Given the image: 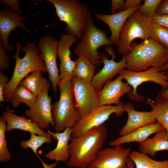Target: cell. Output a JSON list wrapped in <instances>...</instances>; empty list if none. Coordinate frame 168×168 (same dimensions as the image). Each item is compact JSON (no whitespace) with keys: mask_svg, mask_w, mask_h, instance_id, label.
I'll use <instances>...</instances> for the list:
<instances>
[{"mask_svg":"<svg viewBox=\"0 0 168 168\" xmlns=\"http://www.w3.org/2000/svg\"><path fill=\"white\" fill-rule=\"evenodd\" d=\"M47 132L57 142L55 148L46 153L44 157L56 162H67L70 157L68 143L72 134L71 128L67 127L61 132L54 133L49 130Z\"/></svg>","mask_w":168,"mask_h":168,"instance_id":"21","label":"cell"},{"mask_svg":"<svg viewBox=\"0 0 168 168\" xmlns=\"http://www.w3.org/2000/svg\"><path fill=\"white\" fill-rule=\"evenodd\" d=\"M76 64L72 73V77L91 82L95 75L96 65L86 57L78 56L75 60Z\"/></svg>","mask_w":168,"mask_h":168,"instance_id":"24","label":"cell"},{"mask_svg":"<svg viewBox=\"0 0 168 168\" xmlns=\"http://www.w3.org/2000/svg\"><path fill=\"white\" fill-rule=\"evenodd\" d=\"M126 55L127 69L141 72L148 67L160 68L168 62V48L150 38L140 43H132Z\"/></svg>","mask_w":168,"mask_h":168,"instance_id":"3","label":"cell"},{"mask_svg":"<svg viewBox=\"0 0 168 168\" xmlns=\"http://www.w3.org/2000/svg\"></svg>","mask_w":168,"mask_h":168,"instance_id":"43","label":"cell"},{"mask_svg":"<svg viewBox=\"0 0 168 168\" xmlns=\"http://www.w3.org/2000/svg\"><path fill=\"white\" fill-rule=\"evenodd\" d=\"M50 85L49 83L37 96L34 107L26 110L25 112L29 119L43 130L48 129L50 125L53 128L55 127L52 113V97L48 94Z\"/></svg>","mask_w":168,"mask_h":168,"instance_id":"12","label":"cell"},{"mask_svg":"<svg viewBox=\"0 0 168 168\" xmlns=\"http://www.w3.org/2000/svg\"><path fill=\"white\" fill-rule=\"evenodd\" d=\"M0 3H3L5 7L9 6L10 8L20 15L21 11L18 1L17 0H1Z\"/></svg>","mask_w":168,"mask_h":168,"instance_id":"36","label":"cell"},{"mask_svg":"<svg viewBox=\"0 0 168 168\" xmlns=\"http://www.w3.org/2000/svg\"><path fill=\"white\" fill-rule=\"evenodd\" d=\"M26 18L21 16L10 7H2L0 10V46L6 53L12 52L15 48L13 44H10L8 39L11 32L17 27L30 33L23 23Z\"/></svg>","mask_w":168,"mask_h":168,"instance_id":"13","label":"cell"},{"mask_svg":"<svg viewBox=\"0 0 168 168\" xmlns=\"http://www.w3.org/2000/svg\"><path fill=\"white\" fill-rule=\"evenodd\" d=\"M162 0H145L137 12L152 18L156 14V10Z\"/></svg>","mask_w":168,"mask_h":168,"instance_id":"32","label":"cell"},{"mask_svg":"<svg viewBox=\"0 0 168 168\" xmlns=\"http://www.w3.org/2000/svg\"><path fill=\"white\" fill-rule=\"evenodd\" d=\"M154 137L139 143V150L145 154L155 157L156 152L168 151V133L164 129L155 133Z\"/></svg>","mask_w":168,"mask_h":168,"instance_id":"23","label":"cell"},{"mask_svg":"<svg viewBox=\"0 0 168 168\" xmlns=\"http://www.w3.org/2000/svg\"><path fill=\"white\" fill-rule=\"evenodd\" d=\"M156 14L168 15V0L161 1L156 10Z\"/></svg>","mask_w":168,"mask_h":168,"instance_id":"38","label":"cell"},{"mask_svg":"<svg viewBox=\"0 0 168 168\" xmlns=\"http://www.w3.org/2000/svg\"><path fill=\"white\" fill-rule=\"evenodd\" d=\"M115 58L108 59V56L103 54L102 58L104 66L102 69L95 74L91 83L98 91H100L105 84L110 81L115 76L119 74L122 70L126 66V55L123 56L119 62L114 61Z\"/></svg>","mask_w":168,"mask_h":168,"instance_id":"19","label":"cell"},{"mask_svg":"<svg viewBox=\"0 0 168 168\" xmlns=\"http://www.w3.org/2000/svg\"><path fill=\"white\" fill-rule=\"evenodd\" d=\"M37 99L35 95L20 84L14 91L9 102L15 108L19 107L21 103H23L31 109L34 106Z\"/></svg>","mask_w":168,"mask_h":168,"instance_id":"25","label":"cell"},{"mask_svg":"<svg viewBox=\"0 0 168 168\" xmlns=\"http://www.w3.org/2000/svg\"><path fill=\"white\" fill-rule=\"evenodd\" d=\"M152 23L151 18L137 11L131 15L120 32L118 52L123 56L130 52L132 42L137 38L144 40L150 38Z\"/></svg>","mask_w":168,"mask_h":168,"instance_id":"7","label":"cell"},{"mask_svg":"<svg viewBox=\"0 0 168 168\" xmlns=\"http://www.w3.org/2000/svg\"><path fill=\"white\" fill-rule=\"evenodd\" d=\"M164 129L163 125L158 123L148 124L110 141L109 145L114 147L126 143H140L147 140L151 135Z\"/></svg>","mask_w":168,"mask_h":168,"instance_id":"22","label":"cell"},{"mask_svg":"<svg viewBox=\"0 0 168 168\" xmlns=\"http://www.w3.org/2000/svg\"><path fill=\"white\" fill-rule=\"evenodd\" d=\"M131 150L130 147L124 148L120 146L102 149L87 168H128L127 162Z\"/></svg>","mask_w":168,"mask_h":168,"instance_id":"14","label":"cell"},{"mask_svg":"<svg viewBox=\"0 0 168 168\" xmlns=\"http://www.w3.org/2000/svg\"><path fill=\"white\" fill-rule=\"evenodd\" d=\"M140 6V5H138L111 15L95 14L97 19L102 21L109 26L111 31L110 39L111 44L118 45L123 26L130 16L138 11Z\"/></svg>","mask_w":168,"mask_h":168,"instance_id":"17","label":"cell"},{"mask_svg":"<svg viewBox=\"0 0 168 168\" xmlns=\"http://www.w3.org/2000/svg\"><path fill=\"white\" fill-rule=\"evenodd\" d=\"M16 52L12 56L16 62L12 76L4 91L3 96L8 102L17 86L27 75L38 70L42 73L47 72L44 63L40 56V52L34 41L27 42L22 47L20 43H16Z\"/></svg>","mask_w":168,"mask_h":168,"instance_id":"2","label":"cell"},{"mask_svg":"<svg viewBox=\"0 0 168 168\" xmlns=\"http://www.w3.org/2000/svg\"><path fill=\"white\" fill-rule=\"evenodd\" d=\"M141 0H127L125 1L124 10L140 5Z\"/></svg>","mask_w":168,"mask_h":168,"instance_id":"39","label":"cell"},{"mask_svg":"<svg viewBox=\"0 0 168 168\" xmlns=\"http://www.w3.org/2000/svg\"><path fill=\"white\" fill-rule=\"evenodd\" d=\"M72 79L60 80L58 84L59 99L52 105L56 132H61L67 127L72 128L81 119L74 102Z\"/></svg>","mask_w":168,"mask_h":168,"instance_id":"4","label":"cell"},{"mask_svg":"<svg viewBox=\"0 0 168 168\" xmlns=\"http://www.w3.org/2000/svg\"><path fill=\"white\" fill-rule=\"evenodd\" d=\"M152 22L168 28V15L155 14L151 18Z\"/></svg>","mask_w":168,"mask_h":168,"instance_id":"33","label":"cell"},{"mask_svg":"<svg viewBox=\"0 0 168 168\" xmlns=\"http://www.w3.org/2000/svg\"><path fill=\"white\" fill-rule=\"evenodd\" d=\"M124 110L128 114V119L124 126L119 130V134L122 136L128 133L145 125L156 123L154 112L140 111L134 109L133 105L130 102L124 104Z\"/></svg>","mask_w":168,"mask_h":168,"instance_id":"18","label":"cell"},{"mask_svg":"<svg viewBox=\"0 0 168 168\" xmlns=\"http://www.w3.org/2000/svg\"><path fill=\"white\" fill-rule=\"evenodd\" d=\"M107 133L106 126L103 124L71 140L68 147L70 157L67 166L87 168L102 149Z\"/></svg>","mask_w":168,"mask_h":168,"instance_id":"1","label":"cell"},{"mask_svg":"<svg viewBox=\"0 0 168 168\" xmlns=\"http://www.w3.org/2000/svg\"><path fill=\"white\" fill-rule=\"evenodd\" d=\"M124 104L123 102L121 101L119 104L115 106L100 105L89 114L81 118L71 128L72 134L70 141L91 129L104 124L112 114L117 116L122 115L125 112L123 108Z\"/></svg>","mask_w":168,"mask_h":168,"instance_id":"9","label":"cell"},{"mask_svg":"<svg viewBox=\"0 0 168 168\" xmlns=\"http://www.w3.org/2000/svg\"><path fill=\"white\" fill-rule=\"evenodd\" d=\"M150 38L168 48V28L152 22Z\"/></svg>","mask_w":168,"mask_h":168,"instance_id":"31","label":"cell"},{"mask_svg":"<svg viewBox=\"0 0 168 168\" xmlns=\"http://www.w3.org/2000/svg\"><path fill=\"white\" fill-rule=\"evenodd\" d=\"M2 117L7 123L6 131L19 129L39 135L51 138L47 132L40 128L35 123L25 116H18L13 114L8 109L3 112Z\"/></svg>","mask_w":168,"mask_h":168,"instance_id":"20","label":"cell"},{"mask_svg":"<svg viewBox=\"0 0 168 168\" xmlns=\"http://www.w3.org/2000/svg\"><path fill=\"white\" fill-rule=\"evenodd\" d=\"M129 158L132 160L135 168H168V160L158 161L148 157L147 154L138 151H132Z\"/></svg>","mask_w":168,"mask_h":168,"instance_id":"28","label":"cell"},{"mask_svg":"<svg viewBox=\"0 0 168 168\" xmlns=\"http://www.w3.org/2000/svg\"><path fill=\"white\" fill-rule=\"evenodd\" d=\"M77 40L73 36L63 34L58 41L57 55L60 61L59 68L60 80L72 78L76 61L71 59L70 47Z\"/></svg>","mask_w":168,"mask_h":168,"instance_id":"16","label":"cell"},{"mask_svg":"<svg viewBox=\"0 0 168 168\" xmlns=\"http://www.w3.org/2000/svg\"><path fill=\"white\" fill-rule=\"evenodd\" d=\"M52 141L51 138L43 136L36 135V134L30 133V138L27 140H21L19 142L21 147L24 149H31L33 152L38 155L37 149L44 143H49Z\"/></svg>","mask_w":168,"mask_h":168,"instance_id":"29","label":"cell"},{"mask_svg":"<svg viewBox=\"0 0 168 168\" xmlns=\"http://www.w3.org/2000/svg\"><path fill=\"white\" fill-rule=\"evenodd\" d=\"M110 8L112 14L116 13L117 11H121L124 9L125 1L124 0H112Z\"/></svg>","mask_w":168,"mask_h":168,"instance_id":"37","label":"cell"},{"mask_svg":"<svg viewBox=\"0 0 168 168\" xmlns=\"http://www.w3.org/2000/svg\"><path fill=\"white\" fill-rule=\"evenodd\" d=\"M74 101L81 118L100 106L98 92L91 82L72 78Z\"/></svg>","mask_w":168,"mask_h":168,"instance_id":"10","label":"cell"},{"mask_svg":"<svg viewBox=\"0 0 168 168\" xmlns=\"http://www.w3.org/2000/svg\"><path fill=\"white\" fill-rule=\"evenodd\" d=\"M58 41L50 35L41 37L38 47L40 56L45 64L53 91L56 97L58 84L60 81L57 63Z\"/></svg>","mask_w":168,"mask_h":168,"instance_id":"11","label":"cell"},{"mask_svg":"<svg viewBox=\"0 0 168 168\" xmlns=\"http://www.w3.org/2000/svg\"><path fill=\"white\" fill-rule=\"evenodd\" d=\"M120 75L114 80L107 82L98 92L100 105L119 104L120 98L124 94H128L133 90L127 82H124Z\"/></svg>","mask_w":168,"mask_h":168,"instance_id":"15","label":"cell"},{"mask_svg":"<svg viewBox=\"0 0 168 168\" xmlns=\"http://www.w3.org/2000/svg\"><path fill=\"white\" fill-rule=\"evenodd\" d=\"M111 44L106 32L96 27L90 11L82 37L73 49L74 54L78 56H85L95 65H100L104 53H100L98 49L104 45L110 47Z\"/></svg>","mask_w":168,"mask_h":168,"instance_id":"6","label":"cell"},{"mask_svg":"<svg viewBox=\"0 0 168 168\" xmlns=\"http://www.w3.org/2000/svg\"><path fill=\"white\" fill-rule=\"evenodd\" d=\"M160 69L161 72L168 71V62Z\"/></svg>","mask_w":168,"mask_h":168,"instance_id":"42","label":"cell"},{"mask_svg":"<svg viewBox=\"0 0 168 168\" xmlns=\"http://www.w3.org/2000/svg\"><path fill=\"white\" fill-rule=\"evenodd\" d=\"M146 102L154 112L157 123L162 124L168 133V99H163L157 96L155 100L148 99Z\"/></svg>","mask_w":168,"mask_h":168,"instance_id":"26","label":"cell"},{"mask_svg":"<svg viewBox=\"0 0 168 168\" xmlns=\"http://www.w3.org/2000/svg\"><path fill=\"white\" fill-rule=\"evenodd\" d=\"M55 7L60 20L67 24V34L80 40L86 28L89 8L78 0H47Z\"/></svg>","mask_w":168,"mask_h":168,"instance_id":"5","label":"cell"},{"mask_svg":"<svg viewBox=\"0 0 168 168\" xmlns=\"http://www.w3.org/2000/svg\"><path fill=\"white\" fill-rule=\"evenodd\" d=\"M119 75L133 88V91L128 94L132 101L140 102L145 99L137 92L138 86L144 82H152L160 85L163 88H168V79L166 73L165 71H160L159 68L152 67L141 72L133 71L124 68L120 72Z\"/></svg>","mask_w":168,"mask_h":168,"instance_id":"8","label":"cell"},{"mask_svg":"<svg viewBox=\"0 0 168 168\" xmlns=\"http://www.w3.org/2000/svg\"><path fill=\"white\" fill-rule=\"evenodd\" d=\"M168 79V71H165ZM158 96L163 99H168V88H162L160 92L158 93Z\"/></svg>","mask_w":168,"mask_h":168,"instance_id":"40","label":"cell"},{"mask_svg":"<svg viewBox=\"0 0 168 168\" xmlns=\"http://www.w3.org/2000/svg\"><path fill=\"white\" fill-rule=\"evenodd\" d=\"M9 67V58L8 55L0 46V70L8 69Z\"/></svg>","mask_w":168,"mask_h":168,"instance_id":"35","label":"cell"},{"mask_svg":"<svg viewBox=\"0 0 168 168\" xmlns=\"http://www.w3.org/2000/svg\"><path fill=\"white\" fill-rule=\"evenodd\" d=\"M10 80L8 77L5 75L2 71L0 72V102L6 101L3 94L5 89Z\"/></svg>","mask_w":168,"mask_h":168,"instance_id":"34","label":"cell"},{"mask_svg":"<svg viewBox=\"0 0 168 168\" xmlns=\"http://www.w3.org/2000/svg\"><path fill=\"white\" fill-rule=\"evenodd\" d=\"M6 121L2 117H0V161L5 162L10 160L12 156L7 148L5 137Z\"/></svg>","mask_w":168,"mask_h":168,"instance_id":"30","label":"cell"},{"mask_svg":"<svg viewBox=\"0 0 168 168\" xmlns=\"http://www.w3.org/2000/svg\"><path fill=\"white\" fill-rule=\"evenodd\" d=\"M41 72L35 70L26 76L20 84L24 85L37 96L49 83Z\"/></svg>","mask_w":168,"mask_h":168,"instance_id":"27","label":"cell"},{"mask_svg":"<svg viewBox=\"0 0 168 168\" xmlns=\"http://www.w3.org/2000/svg\"><path fill=\"white\" fill-rule=\"evenodd\" d=\"M127 165L128 168H135V165L133 161L129 158L128 160Z\"/></svg>","mask_w":168,"mask_h":168,"instance_id":"41","label":"cell"}]
</instances>
